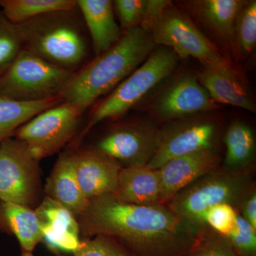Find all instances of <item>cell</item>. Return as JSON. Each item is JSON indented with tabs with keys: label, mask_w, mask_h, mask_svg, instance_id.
<instances>
[{
	"label": "cell",
	"mask_w": 256,
	"mask_h": 256,
	"mask_svg": "<svg viewBox=\"0 0 256 256\" xmlns=\"http://www.w3.org/2000/svg\"><path fill=\"white\" fill-rule=\"evenodd\" d=\"M146 0H116L112 1L114 10L120 22L122 33L140 26Z\"/></svg>",
	"instance_id": "4dcf8cb0"
},
{
	"label": "cell",
	"mask_w": 256,
	"mask_h": 256,
	"mask_svg": "<svg viewBox=\"0 0 256 256\" xmlns=\"http://www.w3.org/2000/svg\"><path fill=\"white\" fill-rule=\"evenodd\" d=\"M82 116L75 106L62 102L22 124L13 138L24 143L32 156L40 161L58 152L74 137Z\"/></svg>",
	"instance_id": "ba28073f"
},
{
	"label": "cell",
	"mask_w": 256,
	"mask_h": 256,
	"mask_svg": "<svg viewBox=\"0 0 256 256\" xmlns=\"http://www.w3.org/2000/svg\"><path fill=\"white\" fill-rule=\"evenodd\" d=\"M78 217L85 236L112 237L132 256H186L210 228L184 222L162 204H130L112 194L90 200Z\"/></svg>",
	"instance_id": "6da1fadb"
},
{
	"label": "cell",
	"mask_w": 256,
	"mask_h": 256,
	"mask_svg": "<svg viewBox=\"0 0 256 256\" xmlns=\"http://www.w3.org/2000/svg\"><path fill=\"white\" fill-rule=\"evenodd\" d=\"M16 26L22 50L47 63L74 74L90 62L92 42L78 5Z\"/></svg>",
	"instance_id": "3957f363"
},
{
	"label": "cell",
	"mask_w": 256,
	"mask_h": 256,
	"mask_svg": "<svg viewBox=\"0 0 256 256\" xmlns=\"http://www.w3.org/2000/svg\"><path fill=\"white\" fill-rule=\"evenodd\" d=\"M217 132V124L210 119L190 118L168 122L159 130L156 153L146 166L158 170L178 156L213 150Z\"/></svg>",
	"instance_id": "7c38bea8"
},
{
	"label": "cell",
	"mask_w": 256,
	"mask_h": 256,
	"mask_svg": "<svg viewBox=\"0 0 256 256\" xmlns=\"http://www.w3.org/2000/svg\"><path fill=\"white\" fill-rule=\"evenodd\" d=\"M62 102L60 98L40 102H18L0 96V142L14 137L16 130L36 114Z\"/></svg>",
	"instance_id": "603a6c76"
},
{
	"label": "cell",
	"mask_w": 256,
	"mask_h": 256,
	"mask_svg": "<svg viewBox=\"0 0 256 256\" xmlns=\"http://www.w3.org/2000/svg\"><path fill=\"white\" fill-rule=\"evenodd\" d=\"M180 58L174 50L161 46L154 50L140 66L96 104L78 142L94 126L105 120H116L139 105L152 89L172 75Z\"/></svg>",
	"instance_id": "5b68a950"
},
{
	"label": "cell",
	"mask_w": 256,
	"mask_h": 256,
	"mask_svg": "<svg viewBox=\"0 0 256 256\" xmlns=\"http://www.w3.org/2000/svg\"><path fill=\"white\" fill-rule=\"evenodd\" d=\"M22 50V44L16 25L10 22L0 12V77Z\"/></svg>",
	"instance_id": "484cf974"
},
{
	"label": "cell",
	"mask_w": 256,
	"mask_h": 256,
	"mask_svg": "<svg viewBox=\"0 0 256 256\" xmlns=\"http://www.w3.org/2000/svg\"><path fill=\"white\" fill-rule=\"evenodd\" d=\"M224 168L235 172L250 171L256 158V139L250 126L242 121L230 124L226 132Z\"/></svg>",
	"instance_id": "7402d4cb"
},
{
	"label": "cell",
	"mask_w": 256,
	"mask_h": 256,
	"mask_svg": "<svg viewBox=\"0 0 256 256\" xmlns=\"http://www.w3.org/2000/svg\"><path fill=\"white\" fill-rule=\"evenodd\" d=\"M256 1H247L239 12L234 33L233 58L244 60L255 50Z\"/></svg>",
	"instance_id": "d4e9b609"
},
{
	"label": "cell",
	"mask_w": 256,
	"mask_h": 256,
	"mask_svg": "<svg viewBox=\"0 0 256 256\" xmlns=\"http://www.w3.org/2000/svg\"><path fill=\"white\" fill-rule=\"evenodd\" d=\"M38 160L23 142L10 138L0 142V202L30 207L40 184Z\"/></svg>",
	"instance_id": "30bf717a"
},
{
	"label": "cell",
	"mask_w": 256,
	"mask_h": 256,
	"mask_svg": "<svg viewBox=\"0 0 256 256\" xmlns=\"http://www.w3.org/2000/svg\"><path fill=\"white\" fill-rule=\"evenodd\" d=\"M220 156L214 150H205L170 160L159 171L161 204H164L178 192L220 168Z\"/></svg>",
	"instance_id": "9a60e30c"
},
{
	"label": "cell",
	"mask_w": 256,
	"mask_h": 256,
	"mask_svg": "<svg viewBox=\"0 0 256 256\" xmlns=\"http://www.w3.org/2000/svg\"><path fill=\"white\" fill-rule=\"evenodd\" d=\"M172 3V2L170 0H146L144 15L140 26L148 32Z\"/></svg>",
	"instance_id": "1f68e13d"
},
{
	"label": "cell",
	"mask_w": 256,
	"mask_h": 256,
	"mask_svg": "<svg viewBox=\"0 0 256 256\" xmlns=\"http://www.w3.org/2000/svg\"><path fill=\"white\" fill-rule=\"evenodd\" d=\"M0 216L5 232L14 234L22 252H32L42 242L43 234L35 210L22 205L0 202Z\"/></svg>",
	"instance_id": "44dd1931"
},
{
	"label": "cell",
	"mask_w": 256,
	"mask_h": 256,
	"mask_svg": "<svg viewBox=\"0 0 256 256\" xmlns=\"http://www.w3.org/2000/svg\"><path fill=\"white\" fill-rule=\"evenodd\" d=\"M184 256H238L228 239L210 228Z\"/></svg>",
	"instance_id": "83f0119b"
},
{
	"label": "cell",
	"mask_w": 256,
	"mask_h": 256,
	"mask_svg": "<svg viewBox=\"0 0 256 256\" xmlns=\"http://www.w3.org/2000/svg\"><path fill=\"white\" fill-rule=\"evenodd\" d=\"M21 256H34L32 254V252H22ZM56 256H66L65 255H64V254H56Z\"/></svg>",
	"instance_id": "836d02e7"
},
{
	"label": "cell",
	"mask_w": 256,
	"mask_h": 256,
	"mask_svg": "<svg viewBox=\"0 0 256 256\" xmlns=\"http://www.w3.org/2000/svg\"><path fill=\"white\" fill-rule=\"evenodd\" d=\"M196 78L217 104H226L256 112L254 100L244 86V80L232 74L202 66Z\"/></svg>",
	"instance_id": "ffe728a7"
},
{
	"label": "cell",
	"mask_w": 256,
	"mask_h": 256,
	"mask_svg": "<svg viewBox=\"0 0 256 256\" xmlns=\"http://www.w3.org/2000/svg\"><path fill=\"white\" fill-rule=\"evenodd\" d=\"M226 238L238 256H256V230L239 213L235 229Z\"/></svg>",
	"instance_id": "f546056e"
},
{
	"label": "cell",
	"mask_w": 256,
	"mask_h": 256,
	"mask_svg": "<svg viewBox=\"0 0 256 256\" xmlns=\"http://www.w3.org/2000/svg\"><path fill=\"white\" fill-rule=\"evenodd\" d=\"M142 106L153 117L168 122L220 108L196 76L188 73L178 74L170 79Z\"/></svg>",
	"instance_id": "9c48e42d"
},
{
	"label": "cell",
	"mask_w": 256,
	"mask_h": 256,
	"mask_svg": "<svg viewBox=\"0 0 256 256\" xmlns=\"http://www.w3.org/2000/svg\"><path fill=\"white\" fill-rule=\"evenodd\" d=\"M0 232H5L4 225H3L2 222L1 216H0Z\"/></svg>",
	"instance_id": "e575fe53"
},
{
	"label": "cell",
	"mask_w": 256,
	"mask_h": 256,
	"mask_svg": "<svg viewBox=\"0 0 256 256\" xmlns=\"http://www.w3.org/2000/svg\"><path fill=\"white\" fill-rule=\"evenodd\" d=\"M248 223L256 230V191L254 188L242 202L238 212Z\"/></svg>",
	"instance_id": "d6a6232c"
},
{
	"label": "cell",
	"mask_w": 256,
	"mask_h": 256,
	"mask_svg": "<svg viewBox=\"0 0 256 256\" xmlns=\"http://www.w3.org/2000/svg\"><path fill=\"white\" fill-rule=\"evenodd\" d=\"M158 129L143 120L116 124L94 146L124 166H146L154 156L158 146Z\"/></svg>",
	"instance_id": "8fae6325"
},
{
	"label": "cell",
	"mask_w": 256,
	"mask_h": 256,
	"mask_svg": "<svg viewBox=\"0 0 256 256\" xmlns=\"http://www.w3.org/2000/svg\"><path fill=\"white\" fill-rule=\"evenodd\" d=\"M73 74L22 50L0 77V96L23 102L60 98Z\"/></svg>",
	"instance_id": "52a82bcc"
},
{
	"label": "cell",
	"mask_w": 256,
	"mask_h": 256,
	"mask_svg": "<svg viewBox=\"0 0 256 256\" xmlns=\"http://www.w3.org/2000/svg\"><path fill=\"white\" fill-rule=\"evenodd\" d=\"M150 35L140 26L124 32L110 50L76 72L60 98L82 114L132 73L154 50Z\"/></svg>",
	"instance_id": "7a4b0ae2"
},
{
	"label": "cell",
	"mask_w": 256,
	"mask_h": 256,
	"mask_svg": "<svg viewBox=\"0 0 256 256\" xmlns=\"http://www.w3.org/2000/svg\"><path fill=\"white\" fill-rule=\"evenodd\" d=\"M77 5L90 37L95 57L107 52L118 42L124 33L114 18L112 1L77 0Z\"/></svg>",
	"instance_id": "e0dca14e"
},
{
	"label": "cell",
	"mask_w": 256,
	"mask_h": 256,
	"mask_svg": "<svg viewBox=\"0 0 256 256\" xmlns=\"http://www.w3.org/2000/svg\"><path fill=\"white\" fill-rule=\"evenodd\" d=\"M45 192L47 196L58 202L76 216L88 206L90 200L84 196L76 176L73 152H67L60 154L46 180Z\"/></svg>",
	"instance_id": "d6986e66"
},
{
	"label": "cell",
	"mask_w": 256,
	"mask_h": 256,
	"mask_svg": "<svg viewBox=\"0 0 256 256\" xmlns=\"http://www.w3.org/2000/svg\"><path fill=\"white\" fill-rule=\"evenodd\" d=\"M74 256H132L116 239L107 236L98 235L80 242Z\"/></svg>",
	"instance_id": "4316f807"
},
{
	"label": "cell",
	"mask_w": 256,
	"mask_h": 256,
	"mask_svg": "<svg viewBox=\"0 0 256 256\" xmlns=\"http://www.w3.org/2000/svg\"><path fill=\"white\" fill-rule=\"evenodd\" d=\"M156 45L174 50L181 58L193 57L202 66L232 74L244 80L242 72L226 58L191 18L172 3L148 31Z\"/></svg>",
	"instance_id": "8992f818"
},
{
	"label": "cell",
	"mask_w": 256,
	"mask_h": 256,
	"mask_svg": "<svg viewBox=\"0 0 256 256\" xmlns=\"http://www.w3.org/2000/svg\"><path fill=\"white\" fill-rule=\"evenodd\" d=\"M161 180L158 170L146 166H122L112 196L130 204L150 206L161 204Z\"/></svg>",
	"instance_id": "ac0fdd59"
},
{
	"label": "cell",
	"mask_w": 256,
	"mask_h": 256,
	"mask_svg": "<svg viewBox=\"0 0 256 256\" xmlns=\"http://www.w3.org/2000/svg\"><path fill=\"white\" fill-rule=\"evenodd\" d=\"M73 158L79 186L88 200L114 193L122 168L118 162L94 146L73 152Z\"/></svg>",
	"instance_id": "5bb4252c"
},
{
	"label": "cell",
	"mask_w": 256,
	"mask_h": 256,
	"mask_svg": "<svg viewBox=\"0 0 256 256\" xmlns=\"http://www.w3.org/2000/svg\"><path fill=\"white\" fill-rule=\"evenodd\" d=\"M0 6L10 22L18 25L45 13L74 9L77 0H0Z\"/></svg>",
	"instance_id": "cb8c5ba5"
},
{
	"label": "cell",
	"mask_w": 256,
	"mask_h": 256,
	"mask_svg": "<svg viewBox=\"0 0 256 256\" xmlns=\"http://www.w3.org/2000/svg\"><path fill=\"white\" fill-rule=\"evenodd\" d=\"M40 224L42 242L52 252L74 254L80 245L78 220L58 202L46 196L35 210Z\"/></svg>",
	"instance_id": "2e32d148"
},
{
	"label": "cell",
	"mask_w": 256,
	"mask_h": 256,
	"mask_svg": "<svg viewBox=\"0 0 256 256\" xmlns=\"http://www.w3.org/2000/svg\"><path fill=\"white\" fill-rule=\"evenodd\" d=\"M238 213V210L230 205L220 204L207 210L204 216V222L214 232L226 237L236 228Z\"/></svg>",
	"instance_id": "f1b7e54d"
},
{
	"label": "cell",
	"mask_w": 256,
	"mask_h": 256,
	"mask_svg": "<svg viewBox=\"0 0 256 256\" xmlns=\"http://www.w3.org/2000/svg\"><path fill=\"white\" fill-rule=\"evenodd\" d=\"M254 188L250 171L235 172L220 166L178 192L164 204L184 222L208 228L204 222L207 210L215 205L227 204L239 212Z\"/></svg>",
	"instance_id": "277c9868"
},
{
	"label": "cell",
	"mask_w": 256,
	"mask_h": 256,
	"mask_svg": "<svg viewBox=\"0 0 256 256\" xmlns=\"http://www.w3.org/2000/svg\"><path fill=\"white\" fill-rule=\"evenodd\" d=\"M244 0H192L182 4L192 18L214 38L218 50L233 57L234 33Z\"/></svg>",
	"instance_id": "4fadbf2b"
}]
</instances>
